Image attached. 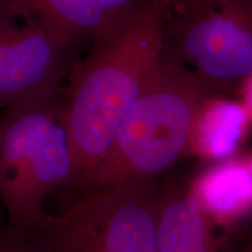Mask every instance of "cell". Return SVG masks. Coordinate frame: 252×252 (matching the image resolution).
<instances>
[{
  "label": "cell",
  "mask_w": 252,
  "mask_h": 252,
  "mask_svg": "<svg viewBox=\"0 0 252 252\" xmlns=\"http://www.w3.org/2000/svg\"><path fill=\"white\" fill-rule=\"evenodd\" d=\"M167 6L156 1L143 13L91 41L75 63L63 91V119L75 160L70 189L104 159L125 115L165 48Z\"/></svg>",
  "instance_id": "obj_1"
},
{
  "label": "cell",
  "mask_w": 252,
  "mask_h": 252,
  "mask_svg": "<svg viewBox=\"0 0 252 252\" xmlns=\"http://www.w3.org/2000/svg\"><path fill=\"white\" fill-rule=\"evenodd\" d=\"M212 94L215 93L165 47L106 156L72 190L154 182L187 153L198 109Z\"/></svg>",
  "instance_id": "obj_2"
},
{
  "label": "cell",
  "mask_w": 252,
  "mask_h": 252,
  "mask_svg": "<svg viewBox=\"0 0 252 252\" xmlns=\"http://www.w3.org/2000/svg\"><path fill=\"white\" fill-rule=\"evenodd\" d=\"M75 181V160L63 119V91L6 106L0 116V201L8 226L28 231L43 203Z\"/></svg>",
  "instance_id": "obj_3"
},
{
  "label": "cell",
  "mask_w": 252,
  "mask_h": 252,
  "mask_svg": "<svg viewBox=\"0 0 252 252\" xmlns=\"http://www.w3.org/2000/svg\"><path fill=\"white\" fill-rule=\"evenodd\" d=\"M60 214L25 232L43 252H158V193L153 182L75 190Z\"/></svg>",
  "instance_id": "obj_4"
},
{
  "label": "cell",
  "mask_w": 252,
  "mask_h": 252,
  "mask_svg": "<svg viewBox=\"0 0 252 252\" xmlns=\"http://www.w3.org/2000/svg\"><path fill=\"white\" fill-rule=\"evenodd\" d=\"M165 47L215 94L252 75V0H191L167 8Z\"/></svg>",
  "instance_id": "obj_5"
},
{
  "label": "cell",
  "mask_w": 252,
  "mask_h": 252,
  "mask_svg": "<svg viewBox=\"0 0 252 252\" xmlns=\"http://www.w3.org/2000/svg\"><path fill=\"white\" fill-rule=\"evenodd\" d=\"M76 47L40 15L0 0V109L61 90Z\"/></svg>",
  "instance_id": "obj_6"
},
{
  "label": "cell",
  "mask_w": 252,
  "mask_h": 252,
  "mask_svg": "<svg viewBox=\"0 0 252 252\" xmlns=\"http://www.w3.org/2000/svg\"><path fill=\"white\" fill-rule=\"evenodd\" d=\"M40 15L74 43L108 35L159 0H8Z\"/></svg>",
  "instance_id": "obj_7"
},
{
  "label": "cell",
  "mask_w": 252,
  "mask_h": 252,
  "mask_svg": "<svg viewBox=\"0 0 252 252\" xmlns=\"http://www.w3.org/2000/svg\"><path fill=\"white\" fill-rule=\"evenodd\" d=\"M213 226L228 228L252 212V168L249 156L213 162L188 188Z\"/></svg>",
  "instance_id": "obj_8"
},
{
  "label": "cell",
  "mask_w": 252,
  "mask_h": 252,
  "mask_svg": "<svg viewBox=\"0 0 252 252\" xmlns=\"http://www.w3.org/2000/svg\"><path fill=\"white\" fill-rule=\"evenodd\" d=\"M251 127L250 116L238 98L209 94L195 117L187 154L212 163L228 159L235 156Z\"/></svg>",
  "instance_id": "obj_9"
},
{
  "label": "cell",
  "mask_w": 252,
  "mask_h": 252,
  "mask_svg": "<svg viewBox=\"0 0 252 252\" xmlns=\"http://www.w3.org/2000/svg\"><path fill=\"white\" fill-rule=\"evenodd\" d=\"M213 228L188 189L158 194V252H216Z\"/></svg>",
  "instance_id": "obj_10"
},
{
  "label": "cell",
  "mask_w": 252,
  "mask_h": 252,
  "mask_svg": "<svg viewBox=\"0 0 252 252\" xmlns=\"http://www.w3.org/2000/svg\"><path fill=\"white\" fill-rule=\"evenodd\" d=\"M0 252H43L25 232L0 225Z\"/></svg>",
  "instance_id": "obj_11"
},
{
  "label": "cell",
  "mask_w": 252,
  "mask_h": 252,
  "mask_svg": "<svg viewBox=\"0 0 252 252\" xmlns=\"http://www.w3.org/2000/svg\"><path fill=\"white\" fill-rule=\"evenodd\" d=\"M236 91H237L238 99L245 106L252 121V75L242 81Z\"/></svg>",
  "instance_id": "obj_12"
},
{
  "label": "cell",
  "mask_w": 252,
  "mask_h": 252,
  "mask_svg": "<svg viewBox=\"0 0 252 252\" xmlns=\"http://www.w3.org/2000/svg\"><path fill=\"white\" fill-rule=\"evenodd\" d=\"M161 1L165 2L167 8H169V7H175V6L186 4V2L191 1V0H161Z\"/></svg>",
  "instance_id": "obj_13"
},
{
  "label": "cell",
  "mask_w": 252,
  "mask_h": 252,
  "mask_svg": "<svg viewBox=\"0 0 252 252\" xmlns=\"http://www.w3.org/2000/svg\"><path fill=\"white\" fill-rule=\"evenodd\" d=\"M249 161H250V165H251V168H252V153L249 154Z\"/></svg>",
  "instance_id": "obj_14"
}]
</instances>
